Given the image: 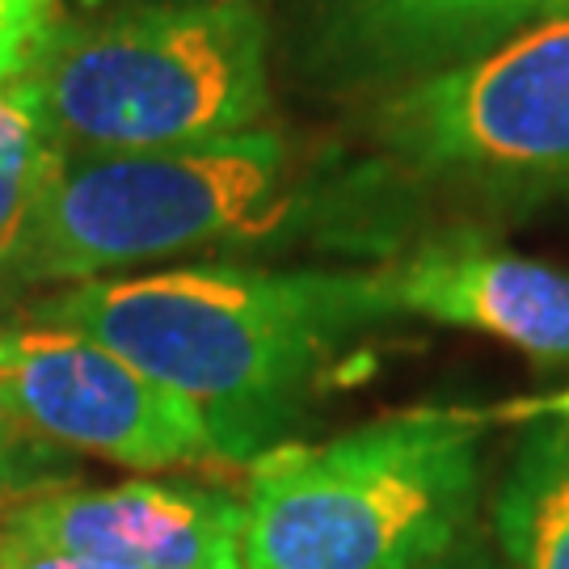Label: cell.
Masks as SVG:
<instances>
[{"instance_id": "8", "label": "cell", "mask_w": 569, "mask_h": 569, "mask_svg": "<svg viewBox=\"0 0 569 569\" xmlns=\"http://www.w3.org/2000/svg\"><path fill=\"white\" fill-rule=\"evenodd\" d=\"M388 317L489 333L531 359H569V270L519 258L472 232L418 244L401 262L371 270Z\"/></svg>"}, {"instance_id": "9", "label": "cell", "mask_w": 569, "mask_h": 569, "mask_svg": "<svg viewBox=\"0 0 569 569\" xmlns=\"http://www.w3.org/2000/svg\"><path fill=\"white\" fill-rule=\"evenodd\" d=\"M569 9V0H333L329 51L355 77H430Z\"/></svg>"}, {"instance_id": "12", "label": "cell", "mask_w": 569, "mask_h": 569, "mask_svg": "<svg viewBox=\"0 0 569 569\" xmlns=\"http://www.w3.org/2000/svg\"><path fill=\"white\" fill-rule=\"evenodd\" d=\"M68 481V460L60 448L42 443L39 435L13 422L0 409V498L9 493H30L42 486H60Z\"/></svg>"}, {"instance_id": "4", "label": "cell", "mask_w": 569, "mask_h": 569, "mask_svg": "<svg viewBox=\"0 0 569 569\" xmlns=\"http://www.w3.org/2000/svg\"><path fill=\"white\" fill-rule=\"evenodd\" d=\"M296 182L291 148L270 127L161 152H60L9 274L89 283L173 253L262 241L296 216Z\"/></svg>"}, {"instance_id": "5", "label": "cell", "mask_w": 569, "mask_h": 569, "mask_svg": "<svg viewBox=\"0 0 569 569\" xmlns=\"http://www.w3.org/2000/svg\"><path fill=\"white\" fill-rule=\"evenodd\" d=\"M385 143L418 173L486 186L569 178V9L385 102Z\"/></svg>"}, {"instance_id": "7", "label": "cell", "mask_w": 569, "mask_h": 569, "mask_svg": "<svg viewBox=\"0 0 569 569\" xmlns=\"http://www.w3.org/2000/svg\"><path fill=\"white\" fill-rule=\"evenodd\" d=\"M0 536L131 569H244V502L178 481L42 486L0 498Z\"/></svg>"}, {"instance_id": "10", "label": "cell", "mask_w": 569, "mask_h": 569, "mask_svg": "<svg viewBox=\"0 0 569 569\" xmlns=\"http://www.w3.org/2000/svg\"><path fill=\"white\" fill-rule=\"evenodd\" d=\"M493 523L515 569H569V418H545L523 439Z\"/></svg>"}, {"instance_id": "6", "label": "cell", "mask_w": 569, "mask_h": 569, "mask_svg": "<svg viewBox=\"0 0 569 569\" xmlns=\"http://www.w3.org/2000/svg\"><path fill=\"white\" fill-rule=\"evenodd\" d=\"M0 409L51 448L136 472L228 465L186 397L72 329L0 326Z\"/></svg>"}, {"instance_id": "3", "label": "cell", "mask_w": 569, "mask_h": 569, "mask_svg": "<svg viewBox=\"0 0 569 569\" xmlns=\"http://www.w3.org/2000/svg\"><path fill=\"white\" fill-rule=\"evenodd\" d=\"M21 84L68 157L228 140L270 110L266 21L253 4L199 0L56 26Z\"/></svg>"}, {"instance_id": "11", "label": "cell", "mask_w": 569, "mask_h": 569, "mask_svg": "<svg viewBox=\"0 0 569 569\" xmlns=\"http://www.w3.org/2000/svg\"><path fill=\"white\" fill-rule=\"evenodd\" d=\"M60 161L21 77L0 84V274H9L13 249L30 224L42 186Z\"/></svg>"}, {"instance_id": "2", "label": "cell", "mask_w": 569, "mask_h": 569, "mask_svg": "<svg viewBox=\"0 0 569 569\" xmlns=\"http://www.w3.org/2000/svg\"><path fill=\"white\" fill-rule=\"evenodd\" d=\"M481 413L418 409L253 460L244 569H439L477 502Z\"/></svg>"}, {"instance_id": "15", "label": "cell", "mask_w": 569, "mask_h": 569, "mask_svg": "<svg viewBox=\"0 0 569 569\" xmlns=\"http://www.w3.org/2000/svg\"><path fill=\"white\" fill-rule=\"evenodd\" d=\"M545 418H569V388L545 397H519L481 413V422H545Z\"/></svg>"}, {"instance_id": "16", "label": "cell", "mask_w": 569, "mask_h": 569, "mask_svg": "<svg viewBox=\"0 0 569 569\" xmlns=\"http://www.w3.org/2000/svg\"><path fill=\"white\" fill-rule=\"evenodd\" d=\"M224 4H249V0H224Z\"/></svg>"}, {"instance_id": "1", "label": "cell", "mask_w": 569, "mask_h": 569, "mask_svg": "<svg viewBox=\"0 0 569 569\" xmlns=\"http://www.w3.org/2000/svg\"><path fill=\"white\" fill-rule=\"evenodd\" d=\"M388 317L371 274L173 266L89 279L30 308L34 326L84 333L207 418L224 460H258L329 350Z\"/></svg>"}, {"instance_id": "13", "label": "cell", "mask_w": 569, "mask_h": 569, "mask_svg": "<svg viewBox=\"0 0 569 569\" xmlns=\"http://www.w3.org/2000/svg\"><path fill=\"white\" fill-rule=\"evenodd\" d=\"M56 26V0H0V84L34 63Z\"/></svg>"}, {"instance_id": "14", "label": "cell", "mask_w": 569, "mask_h": 569, "mask_svg": "<svg viewBox=\"0 0 569 569\" xmlns=\"http://www.w3.org/2000/svg\"><path fill=\"white\" fill-rule=\"evenodd\" d=\"M0 569H131L119 561H102V557H81V552L42 549V545H26L13 536H0Z\"/></svg>"}]
</instances>
